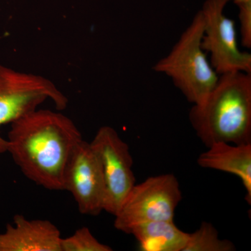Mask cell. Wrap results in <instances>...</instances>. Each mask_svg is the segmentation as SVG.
<instances>
[{"label":"cell","instance_id":"obj_1","mask_svg":"<svg viewBox=\"0 0 251 251\" xmlns=\"http://www.w3.org/2000/svg\"><path fill=\"white\" fill-rule=\"evenodd\" d=\"M7 152L25 176L42 187L64 190V173L73 150L82 140L70 118L36 109L10 124Z\"/></svg>","mask_w":251,"mask_h":251},{"label":"cell","instance_id":"obj_2","mask_svg":"<svg viewBox=\"0 0 251 251\" xmlns=\"http://www.w3.org/2000/svg\"><path fill=\"white\" fill-rule=\"evenodd\" d=\"M189 121L206 148L221 142L251 144V74L219 75L206 100L193 105Z\"/></svg>","mask_w":251,"mask_h":251},{"label":"cell","instance_id":"obj_3","mask_svg":"<svg viewBox=\"0 0 251 251\" xmlns=\"http://www.w3.org/2000/svg\"><path fill=\"white\" fill-rule=\"evenodd\" d=\"M204 20L198 11L169 53L155 63L153 72L170 77L193 105H201L215 87L219 75L202 48Z\"/></svg>","mask_w":251,"mask_h":251},{"label":"cell","instance_id":"obj_4","mask_svg":"<svg viewBox=\"0 0 251 251\" xmlns=\"http://www.w3.org/2000/svg\"><path fill=\"white\" fill-rule=\"evenodd\" d=\"M47 100L59 110L69 103L67 97L49 79L0 64V127L34 111ZM7 140L0 135V154L7 152Z\"/></svg>","mask_w":251,"mask_h":251},{"label":"cell","instance_id":"obj_5","mask_svg":"<svg viewBox=\"0 0 251 251\" xmlns=\"http://www.w3.org/2000/svg\"><path fill=\"white\" fill-rule=\"evenodd\" d=\"M181 200L179 181L174 175L150 176L130 190L115 216L114 226L129 234L135 226L145 223L174 221Z\"/></svg>","mask_w":251,"mask_h":251},{"label":"cell","instance_id":"obj_6","mask_svg":"<svg viewBox=\"0 0 251 251\" xmlns=\"http://www.w3.org/2000/svg\"><path fill=\"white\" fill-rule=\"evenodd\" d=\"M231 0H205L201 9L204 20L202 48L219 75L231 72L251 74V54L238 45L234 20L225 14Z\"/></svg>","mask_w":251,"mask_h":251},{"label":"cell","instance_id":"obj_7","mask_svg":"<svg viewBox=\"0 0 251 251\" xmlns=\"http://www.w3.org/2000/svg\"><path fill=\"white\" fill-rule=\"evenodd\" d=\"M90 143L103 171L105 188L104 211L115 216L135 184L129 147L117 130L109 126L100 127Z\"/></svg>","mask_w":251,"mask_h":251},{"label":"cell","instance_id":"obj_8","mask_svg":"<svg viewBox=\"0 0 251 251\" xmlns=\"http://www.w3.org/2000/svg\"><path fill=\"white\" fill-rule=\"evenodd\" d=\"M64 190L69 191L84 215L98 216L104 211L105 188L101 164L90 143L81 140L66 166Z\"/></svg>","mask_w":251,"mask_h":251},{"label":"cell","instance_id":"obj_9","mask_svg":"<svg viewBox=\"0 0 251 251\" xmlns=\"http://www.w3.org/2000/svg\"><path fill=\"white\" fill-rule=\"evenodd\" d=\"M60 231L47 220H28L21 214L14 217L0 234V251H62Z\"/></svg>","mask_w":251,"mask_h":251},{"label":"cell","instance_id":"obj_10","mask_svg":"<svg viewBox=\"0 0 251 251\" xmlns=\"http://www.w3.org/2000/svg\"><path fill=\"white\" fill-rule=\"evenodd\" d=\"M198 156V166L238 176L246 190V201L251 204V144L216 143Z\"/></svg>","mask_w":251,"mask_h":251},{"label":"cell","instance_id":"obj_11","mask_svg":"<svg viewBox=\"0 0 251 251\" xmlns=\"http://www.w3.org/2000/svg\"><path fill=\"white\" fill-rule=\"evenodd\" d=\"M143 251H184L189 233L181 230L174 221L145 223L130 230Z\"/></svg>","mask_w":251,"mask_h":251},{"label":"cell","instance_id":"obj_12","mask_svg":"<svg viewBox=\"0 0 251 251\" xmlns=\"http://www.w3.org/2000/svg\"><path fill=\"white\" fill-rule=\"evenodd\" d=\"M235 245L227 239H221L212 224L203 221L197 230L189 233L184 251H234Z\"/></svg>","mask_w":251,"mask_h":251},{"label":"cell","instance_id":"obj_13","mask_svg":"<svg viewBox=\"0 0 251 251\" xmlns=\"http://www.w3.org/2000/svg\"><path fill=\"white\" fill-rule=\"evenodd\" d=\"M62 251H112L109 246L99 242L87 227L75 231L70 237L61 239Z\"/></svg>","mask_w":251,"mask_h":251},{"label":"cell","instance_id":"obj_14","mask_svg":"<svg viewBox=\"0 0 251 251\" xmlns=\"http://www.w3.org/2000/svg\"><path fill=\"white\" fill-rule=\"evenodd\" d=\"M239 9V25H240L241 43L243 47L251 48V4L243 5Z\"/></svg>","mask_w":251,"mask_h":251},{"label":"cell","instance_id":"obj_15","mask_svg":"<svg viewBox=\"0 0 251 251\" xmlns=\"http://www.w3.org/2000/svg\"><path fill=\"white\" fill-rule=\"evenodd\" d=\"M233 1L234 4L237 5V7L243 6V5L251 4V0H231Z\"/></svg>","mask_w":251,"mask_h":251}]
</instances>
